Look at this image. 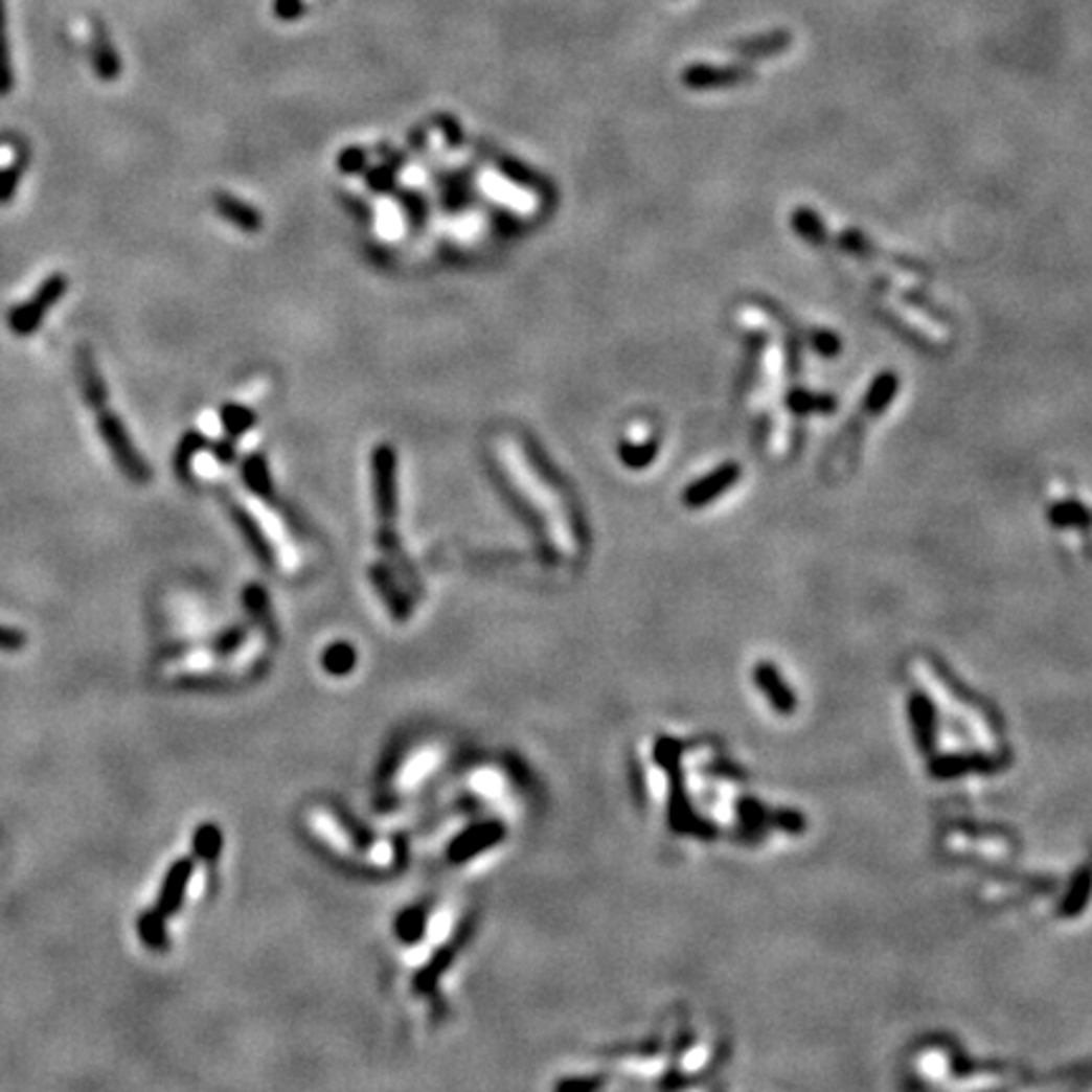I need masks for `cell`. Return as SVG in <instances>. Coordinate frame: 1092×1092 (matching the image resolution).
<instances>
[{
	"label": "cell",
	"instance_id": "obj_1",
	"mask_svg": "<svg viewBox=\"0 0 1092 1092\" xmlns=\"http://www.w3.org/2000/svg\"><path fill=\"white\" fill-rule=\"evenodd\" d=\"M91 410H94V415H96V428H99L101 440H105V446L109 448V453H112V458L117 460L119 471L124 473L130 481L147 483L152 478V469H150L147 460H144V455L135 448V442H132L124 423H121V417L114 415L107 405H99V408H91Z\"/></svg>",
	"mask_w": 1092,
	"mask_h": 1092
},
{
	"label": "cell",
	"instance_id": "obj_2",
	"mask_svg": "<svg viewBox=\"0 0 1092 1092\" xmlns=\"http://www.w3.org/2000/svg\"><path fill=\"white\" fill-rule=\"evenodd\" d=\"M66 291H69V278H66V273H51V276H46L26 301L10 309V332H14L16 337H30V334L39 332L44 319L48 317V312L64 299Z\"/></svg>",
	"mask_w": 1092,
	"mask_h": 1092
},
{
	"label": "cell",
	"instance_id": "obj_3",
	"mask_svg": "<svg viewBox=\"0 0 1092 1092\" xmlns=\"http://www.w3.org/2000/svg\"><path fill=\"white\" fill-rule=\"evenodd\" d=\"M738 478H742V465L733 463V460H728V463H721L719 469L706 473L703 478H698L696 483H690L688 488H685L683 494V503L688 508H703L706 503H711L719 499L721 494H726V491H731L733 485L738 483Z\"/></svg>",
	"mask_w": 1092,
	"mask_h": 1092
},
{
	"label": "cell",
	"instance_id": "obj_4",
	"mask_svg": "<svg viewBox=\"0 0 1092 1092\" xmlns=\"http://www.w3.org/2000/svg\"><path fill=\"white\" fill-rule=\"evenodd\" d=\"M76 378L89 408H99V405L109 403L107 382L101 378L99 367H96V357L89 344H78L76 347Z\"/></svg>",
	"mask_w": 1092,
	"mask_h": 1092
},
{
	"label": "cell",
	"instance_id": "obj_5",
	"mask_svg": "<svg viewBox=\"0 0 1092 1092\" xmlns=\"http://www.w3.org/2000/svg\"><path fill=\"white\" fill-rule=\"evenodd\" d=\"M91 66L101 82H114L121 74V61L114 51L107 28L99 21L91 23Z\"/></svg>",
	"mask_w": 1092,
	"mask_h": 1092
},
{
	"label": "cell",
	"instance_id": "obj_6",
	"mask_svg": "<svg viewBox=\"0 0 1092 1092\" xmlns=\"http://www.w3.org/2000/svg\"><path fill=\"white\" fill-rule=\"evenodd\" d=\"M212 205H215L218 215L226 218L230 226L243 230V233H258V230L264 228L258 210L251 208L248 203H243V200L235 196H230V192H215V196H212Z\"/></svg>",
	"mask_w": 1092,
	"mask_h": 1092
},
{
	"label": "cell",
	"instance_id": "obj_7",
	"mask_svg": "<svg viewBox=\"0 0 1092 1092\" xmlns=\"http://www.w3.org/2000/svg\"><path fill=\"white\" fill-rule=\"evenodd\" d=\"M192 878V863L190 860H178L173 867L167 870L165 875V883H162V890H160V897H157V910H160L162 915H173L175 910L180 908L182 897H185V890H187V883H190Z\"/></svg>",
	"mask_w": 1092,
	"mask_h": 1092
},
{
	"label": "cell",
	"instance_id": "obj_8",
	"mask_svg": "<svg viewBox=\"0 0 1092 1092\" xmlns=\"http://www.w3.org/2000/svg\"><path fill=\"white\" fill-rule=\"evenodd\" d=\"M897 390H901V380H897V374L880 372L878 378L872 380V385L867 387V392L863 397V415H870V417L883 415V412L890 408V403L895 400Z\"/></svg>",
	"mask_w": 1092,
	"mask_h": 1092
},
{
	"label": "cell",
	"instance_id": "obj_9",
	"mask_svg": "<svg viewBox=\"0 0 1092 1092\" xmlns=\"http://www.w3.org/2000/svg\"><path fill=\"white\" fill-rule=\"evenodd\" d=\"M787 408L792 410L794 415H833L837 410V397L794 387V390L787 394Z\"/></svg>",
	"mask_w": 1092,
	"mask_h": 1092
},
{
	"label": "cell",
	"instance_id": "obj_10",
	"mask_svg": "<svg viewBox=\"0 0 1092 1092\" xmlns=\"http://www.w3.org/2000/svg\"><path fill=\"white\" fill-rule=\"evenodd\" d=\"M746 78L744 71L736 69H711V66H693L683 74V82L690 89H715V87H731Z\"/></svg>",
	"mask_w": 1092,
	"mask_h": 1092
},
{
	"label": "cell",
	"instance_id": "obj_11",
	"mask_svg": "<svg viewBox=\"0 0 1092 1092\" xmlns=\"http://www.w3.org/2000/svg\"><path fill=\"white\" fill-rule=\"evenodd\" d=\"M792 230L812 246H827L829 241L827 226L812 208H797L792 212Z\"/></svg>",
	"mask_w": 1092,
	"mask_h": 1092
},
{
	"label": "cell",
	"instance_id": "obj_12",
	"mask_svg": "<svg viewBox=\"0 0 1092 1092\" xmlns=\"http://www.w3.org/2000/svg\"><path fill=\"white\" fill-rule=\"evenodd\" d=\"M16 84L14 64H10L8 44V18H5V0H0V96L10 94Z\"/></svg>",
	"mask_w": 1092,
	"mask_h": 1092
},
{
	"label": "cell",
	"instance_id": "obj_13",
	"mask_svg": "<svg viewBox=\"0 0 1092 1092\" xmlns=\"http://www.w3.org/2000/svg\"><path fill=\"white\" fill-rule=\"evenodd\" d=\"M203 448H210L208 438H205L203 433L190 430V433L182 435L178 451H175V471H178L180 478H190L192 458H196V453L203 451Z\"/></svg>",
	"mask_w": 1092,
	"mask_h": 1092
},
{
	"label": "cell",
	"instance_id": "obj_14",
	"mask_svg": "<svg viewBox=\"0 0 1092 1092\" xmlns=\"http://www.w3.org/2000/svg\"><path fill=\"white\" fill-rule=\"evenodd\" d=\"M139 938L152 949H165L167 946V933H165V915L160 910H147V913L139 915L137 920Z\"/></svg>",
	"mask_w": 1092,
	"mask_h": 1092
},
{
	"label": "cell",
	"instance_id": "obj_15",
	"mask_svg": "<svg viewBox=\"0 0 1092 1092\" xmlns=\"http://www.w3.org/2000/svg\"><path fill=\"white\" fill-rule=\"evenodd\" d=\"M617 453H620V460L628 469H647V465L653 463L655 455H658V442L655 440H645V442H622L620 448H617Z\"/></svg>",
	"mask_w": 1092,
	"mask_h": 1092
},
{
	"label": "cell",
	"instance_id": "obj_16",
	"mask_svg": "<svg viewBox=\"0 0 1092 1092\" xmlns=\"http://www.w3.org/2000/svg\"><path fill=\"white\" fill-rule=\"evenodd\" d=\"M221 420L230 438H238V435L246 433V430L256 423V412L243 408V405H226V408L221 410Z\"/></svg>",
	"mask_w": 1092,
	"mask_h": 1092
},
{
	"label": "cell",
	"instance_id": "obj_17",
	"mask_svg": "<svg viewBox=\"0 0 1092 1092\" xmlns=\"http://www.w3.org/2000/svg\"><path fill=\"white\" fill-rule=\"evenodd\" d=\"M835 246L840 248V251L849 253V256L855 258H872L878 256L875 246H872V241H867L860 230H842L840 235L835 238Z\"/></svg>",
	"mask_w": 1092,
	"mask_h": 1092
},
{
	"label": "cell",
	"instance_id": "obj_18",
	"mask_svg": "<svg viewBox=\"0 0 1092 1092\" xmlns=\"http://www.w3.org/2000/svg\"><path fill=\"white\" fill-rule=\"evenodd\" d=\"M1049 519L1060 526H1079V524H1088L1090 514H1088V508L1079 506V503H1075V501H1060L1049 508Z\"/></svg>",
	"mask_w": 1092,
	"mask_h": 1092
},
{
	"label": "cell",
	"instance_id": "obj_19",
	"mask_svg": "<svg viewBox=\"0 0 1092 1092\" xmlns=\"http://www.w3.org/2000/svg\"><path fill=\"white\" fill-rule=\"evenodd\" d=\"M243 476H246L248 485H251L253 491L260 496H269V471H266V460L260 458V455H253V458L246 460V465H243Z\"/></svg>",
	"mask_w": 1092,
	"mask_h": 1092
},
{
	"label": "cell",
	"instance_id": "obj_20",
	"mask_svg": "<svg viewBox=\"0 0 1092 1092\" xmlns=\"http://www.w3.org/2000/svg\"><path fill=\"white\" fill-rule=\"evenodd\" d=\"M192 845H196V852L200 855V858H205V860L215 858L218 847H221V833H218L215 827H210V824H205V827H198Z\"/></svg>",
	"mask_w": 1092,
	"mask_h": 1092
},
{
	"label": "cell",
	"instance_id": "obj_21",
	"mask_svg": "<svg viewBox=\"0 0 1092 1092\" xmlns=\"http://www.w3.org/2000/svg\"><path fill=\"white\" fill-rule=\"evenodd\" d=\"M21 175H23V167L18 165V162L10 167H0V205H8L10 200L16 198Z\"/></svg>",
	"mask_w": 1092,
	"mask_h": 1092
},
{
	"label": "cell",
	"instance_id": "obj_22",
	"mask_svg": "<svg viewBox=\"0 0 1092 1092\" xmlns=\"http://www.w3.org/2000/svg\"><path fill=\"white\" fill-rule=\"evenodd\" d=\"M812 347L819 351L822 357H837L842 351V339L829 329H815L812 332Z\"/></svg>",
	"mask_w": 1092,
	"mask_h": 1092
},
{
	"label": "cell",
	"instance_id": "obj_23",
	"mask_svg": "<svg viewBox=\"0 0 1092 1092\" xmlns=\"http://www.w3.org/2000/svg\"><path fill=\"white\" fill-rule=\"evenodd\" d=\"M499 167H501V169H503V173H506V175H511V178H514V180H519V182H521V185H537V187H542V190H544L542 180H539V178H537V175H533V173H531V169L521 167V165H519V162H516V160H511V157H499Z\"/></svg>",
	"mask_w": 1092,
	"mask_h": 1092
},
{
	"label": "cell",
	"instance_id": "obj_24",
	"mask_svg": "<svg viewBox=\"0 0 1092 1092\" xmlns=\"http://www.w3.org/2000/svg\"><path fill=\"white\" fill-rule=\"evenodd\" d=\"M28 642L26 633H21V630L16 628H8V624H0V653H18L23 651Z\"/></svg>",
	"mask_w": 1092,
	"mask_h": 1092
},
{
	"label": "cell",
	"instance_id": "obj_25",
	"mask_svg": "<svg viewBox=\"0 0 1092 1092\" xmlns=\"http://www.w3.org/2000/svg\"><path fill=\"white\" fill-rule=\"evenodd\" d=\"M364 160H367V152L362 147H347L339 155V169H342V173H360V169L367 165Z\"/></svg>",
	"mask_w": 1092,
	"mask_h": 1092
},
{
	"label": "cell",
	"instance_id": "obj_26",
	"mask_svg": "<svg viewBox=\"0 0 1092 1092\" xmlns=\"http://www.w3.org/2000/svg\"><path fill=\"white\" fill-rule=\"evenodd\" d=\"M440 127L442 132L448 135V142H451V147H458V144H463V130H460L458 124H455V119L451 117H440Z\"/></svg>",
	"mask_w": 1092,
	"mask_h": 1092
},
{
	"label": "cell",
	"instance_id": "obj_27",
	"mask_svg": "<svg viewBox=\"0 0 1092 1092\" xmlns=\"http://www.w3.org/2000/svg\"><path fill=\"white\" fill-rule=\"evenodd\" d=\"M210 451L215 453V458H218V460H223V463H230V460H233V455H235L233 438L215 442V446H210Z\"/></svg>",
	"mask_w": 1092,
	"mask_h": 1092
}]
</instances>
